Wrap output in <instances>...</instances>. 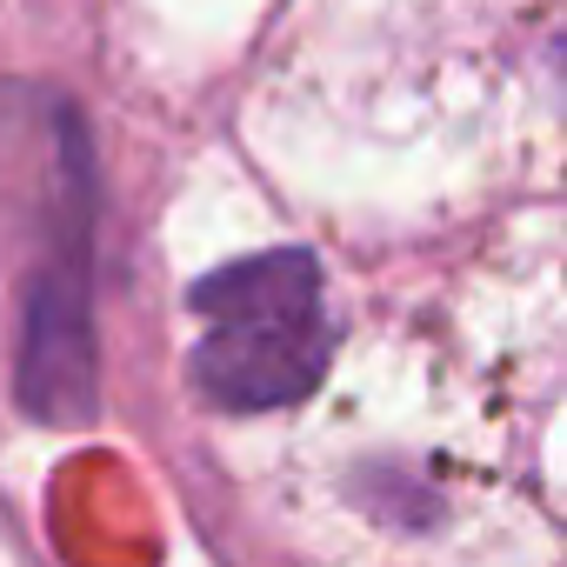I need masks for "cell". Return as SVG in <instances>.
<instances>
[{"label":"cell","mask_w":567,"mask_h":567,"mask_svg":"<svg viewBox=\"0 0 567 567\" xmlns=\"http://www.w3.org/2000/svg\"><path fill=\"white\" fill-rule=\"evenodd\" d=\"M187 308L207 321L187 374L227 414L288 408L328 374L334 328L321 315V260L308 247H274L214 267L187 288Z\"/></svg>","instance_id":"cell-1"},{"label":"cell","mask_w":567,"mask_h":567,"mask_svg":"<svg viewBox=\"0 0 567 567\" xmlns=\"http://www.w3.org/2000/svg\"><path fill=\"white\" fill-rule=\"evenodd\" d=\"M14 394L48 427H81L101 408V354H94V147L81 114L54 101V214L48 260L21 295V354Z\"/></svg>","instance_id":"cell-2"},{"label":"cell","mask_w":567,"mask_h":567,"mask_svg":"<svg viewBox=\"0 0 567 567\" xmlns=\"http://www.w3.org/2000/svg\"><path fill=\"white\" fill-rule=\"evenodd\" d=\"M554 61H560V68H567V34H560V41H554Z\"/></svg>","instance_id":"cell-3"}]
</instances>
